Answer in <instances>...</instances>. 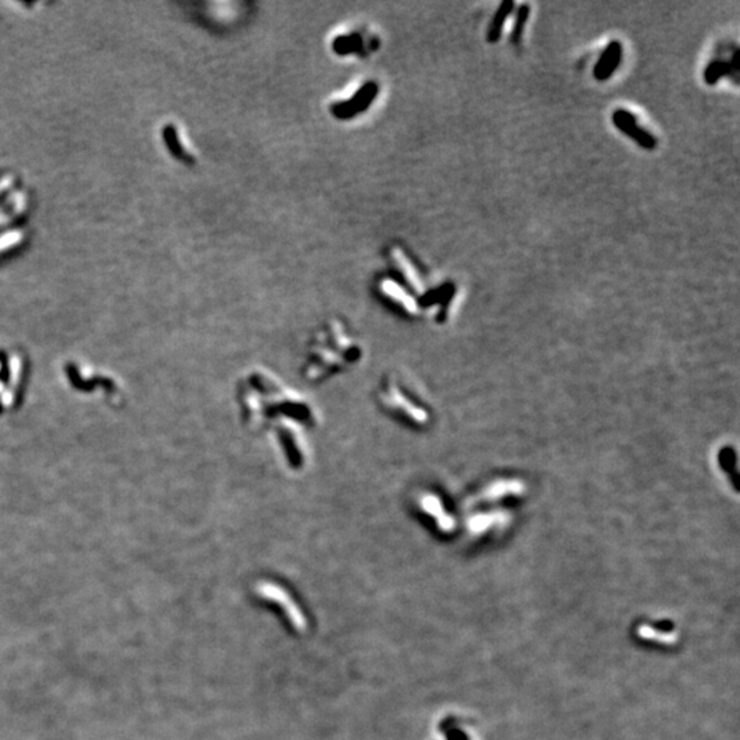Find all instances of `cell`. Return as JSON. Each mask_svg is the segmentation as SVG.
I'll return each mask as SVG.
<instances>
[{"label": "cell", "mask_w": 740, "mask_h": 740, "mask_svg": "<svg viewBox=\"0 0 740 740\" xmlns=\"http://www.w3.org/2000/svg\"><path fill=\"white\" fill-rule=\"evenodd\" d=\"M622 61V44L618 40L610 41L603 53H600L598 62L594 66V77L597 81H607L618 69Z\"/></svg>", "instance_id": "7a4b0ae2"}, {"label": "cell", "mask_w": 740, "mask_h": 740, "mask_svg": "<svg viewBox=\"0 0 740 740\" xmlns=\"http://www.w3.org/2000/svg\"><path fill=\"white\" fill-rule=\"evenodd\" d=\"M510 493H520L523 491V485L518 481H506V483H498L493 485L488 491V498H498L500 495Z\"/></svg>", "instance_id": "8992f818"}, {"label": "cell", "mask_w": 740, "mask_h": 740, "mask_svg": "<svg viewBox=\"0 0 740 740\" xmlns=\"http://www.w3.org/2000/svg\"><path fill=\"white\" fill-rule=\"evenodd\" d=\"M612 120L620 132H622L625 136L636 141V144L639 147H642L643 150L652 151L657 148V144H658L657 138L652 135L647 129L637 125V118L631 111H628L625 108H618L613 113Z\"/></svg>", "instance_id": "6da1fadb"}, {"label": "cell", "mask_w": 740, "mask_h": 740, "mask_svg": "<svg viewBox=\"0 0 740 740\" xmlns=\"http://www.w3.org/2000/svg\"><path fill=\"white\" fill-rule=\"evenodd\" d=\"M529 14H530L529 4H521L518 7L517 16H515V22H514V26H513L510 36L511 43L515 44V46L523 40L524 31H525L527 22H528Z\"/></svg>", "instance_id": "5b68a950"}, {"label": "cell", "mask_w": 740, "mask_h": 740, "mask_svg": "<svg viewBox=\"0 0 740 740\" xmlns=\"http://www.w3.org/2000/svg\"><path fill=\"white\" fill-rule=\"evenodd\" d=\"M731 65L726 61H713L710 62L704 71V81L707 86H716L723 77L731 74Z\"/></svg>", "instance_id": "277c9868"}, {"label": "cell", "mask_w": 740, "mask_h": 740, "mask_svg": "<svg viewBox=\"0 0 740 740\" xmlns=\"http://www.w3.org/2000/svg\"><path fill=\"white\" fill-rule=\"evenodd\" d=\"M499 514H488V515H484V517H478L475 518L472 521V528L475 530H481V529L487 528L490 525H493L495 521H499L500 517H498Z\"/></svg>", "instance_id": "52a82bcc"}, {"label": "cell", "mask_w": 740, "mask_h": 740, "mask_svg": "<svg viewBox=\"0 0 740 740\" xmlns=\"http://www.w3.org/2000/svg\"><path fill=\"white\" fill-rule=\"evenodd\" d=\"M514 10V1L513 0H503L499 7L496 9L493 14V21L487 29V41L490 44H495L500 40L502 32L506 24V19L509 18L511 11Z\"/></svg>", "instance_id": "3957f363"}]
</instances>
